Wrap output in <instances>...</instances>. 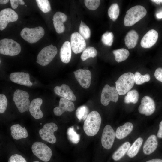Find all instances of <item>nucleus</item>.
I'll return each instance as SVG.
<instances>
[{"label":"nucleus","instance_id":"nucleus-2","mask_svg":"<svg viewBox=\"0 0 162 162\" xmlns=\"http://www.w3.org/2000/svg\"><path fill=\"white\" fill-rule=\"evenodd\" d=\"M146 8L141 5L134 6L126 12V14L124 20V26H130L139 21L146 14Z\"/></svg>","mask_w":162,"mask_h":162},{"label":"nucleus","instance_id":"nucleus-29","mask_svg":"<svg viewBox=\"0 0 162 162\" xmlns=\"http://www.w3.org/2000/svg\"><path fill=\"white\" fill-rule=\"evenodd\" d=\"M115 59L118 63L126 60L130 55L129 51L124 48H121L113 51Z\"/></svg>","mask_w":162,"mask_h":162},{"label":"nucleus","instance_id":"nucleus-25","mask_svg":"<svg viewBox=\"0 0 162 162\" xmlns=\"http://www.w3.org/2000/svg\"><path fill=\"white\" fill-rule=\"evenodd\" d=\"M133 128V125L131 123L128 122L125 123L117 128L115 133L116 137L118 139L124 138L131 132Z\"/></svg>","mask_w":162,"mask_h":162},{"label":"nucleus","instance_id":"nucleus-47","mask_svg":"<svg viewBox=\"0 0 162 162\" xmlns=\"http://www.w3.org/2000/svg\"><path fill=\"white\" fill-rule=\"evenodd\" d=\"M9 1V0H0V4H5L8 2Z\"/></svg>","mask_w":162,"mask_h":162},{"label":"nucleus","instance_id":"nucleus-27","mask_svg":"<svg viewBox=\"0 0 162 162\" xmlns=\"http://www.w3.org/2000/svg\"><path fill=\"white\" fill-rule=\"evenodd\" d=\"M130 145L129 142H126L123 143L113 153L112 156V159L117 161L122 158L127 152Z\"/></svg>","mask_w":162,"mask_h":162},{"label":"nucleus","instance_id":"nucleus-32","mask_svg":"<svg viewBox=\"0 0 162 162\" xmlns=\"http://www.w3.org/2000/svg\"><path fill=\"white\" fill-rule=\"evenodd\" d=\"M67 134L69 140L73 143L76 144L80 141V136L75 131L73 126L69 128Z\"/></svg>","mask_w":162,"mask_h":162},{"label":"nucleus","instance_id":"nucleus-44","mask_svg":"<svg viewBox=\"0 0 162 162\" xmlns=\"http://www.w3.org/2000/svg\"><path fill=\"white\" fill-rule=\"evenodd\" d=\"M159 129L157 133V136L160 138H162V120L160 122L159 125Z\"/></svg>","mask_w":162,"mask_h":162},{"label":"nucleus","instance_id":"nucleus-13","mask_svg":"<svg viewBox=\"0 0 162 162\" xmlns=\"http://www.w3.org/2000/svg\"><path fill=\"white\" fill-rule=\"evenodd\" d=\"M115 134L111 126L106 125L102 134L101 142L103 147L107 149H110L113 145L115 138Z\"/></svg>","mask_w":162,"mask_h":162},{"label":"nucleus","instance_id":"nucleus-11","mask_svg":"<svg viewBox=\"0 0 162 162\" xmlns=\"http://www.w3.org/2000/svg\"><path fill=\"white\" fill-rule=\"evenodd\" d=\"M18 18L17 14L10 8L2 10L0 12V29L2 31L10 22L16 21Z\"/></svg>","mask_w":162,"mask_h":162},{"label":"nucleus","instance_id":"nucleus-49","mask_svg":"<svg viewBox=\"0 0 162 162\" xmlns=\"http://www.w3.org/2000/svg\"><path fill=\"white\" fill-rule=\"evenodd\" d=\"M19 3L21 5H24L25 4L24 1L22 0H19Z\"/></svg>","mask_w":162,"mask_h":162},{"label":"nucleus","instance_id":"nucleus-22","mask_svg":"<svg viewBox=\"0 0 162 162\" xmlns=\"http://www.w3.org/2000/svg\"><path fill=\"white\" fill-rule=\"evenodd\" d=\"M158 141L156 136L152 134L149 136L145 142L143 150L146 154H149L153 152L157 148Z\"/></svg>","mask_w":162,"mask_h":162},{"label":"nucleus","instance_id":"nucleus-1","mask_svg":"<svg viewBox=\"0 0 162 162\" xmlns=\"http://www.w3.org/2000/svg\"><path fill=\"white\" fill-rule=\"evenodd\" d=\"M101 122V118L97 111H93L89 113L85 120L83 129L89 136L95 135L99 131Z\"/></svg>","mask_w":162,"mask_h":162},{"label":"nucleus","instance_id":"nucleus-46","mask_svg":"<svg viewBox=\"0 0 162 162\" xmlns=\"http://www.w3.org/2000/svg\"><path fill=\"white\" fill-rule=\"evenodd\" d=\"M156 15L158 18H162V11L157 13Z\"/></svg>","mask_w":162,"mask_h":162},{"label":"nucleus","instance_id":"nucleus-45","mask_svg":"<svg viewBox=\"0 0 162 162\" xmlns=\"http://www.w3.org/2000/svg\"><path fill=\"white\" fill-rule=\"evenodd\" d=\"M146 162H162V160L160 159H154L148 160Z\"/></svg>","mask_w":162,"mask_h":162},{"label":"nucleus","instance_id":"nucleus-19","mask_svg":"<svg viewBox=\"0 0 162 162\" xmlns=\"http://www.w3.org/2000/svg\"><path fill=\"white\" fill-rule=\"evenodd\" d=\"M67 19V15L62 12H57L54 14L52 20L54 27L57 33L60 34L64 32L65 27L63 23Z\"/></svg>","mask_w":162,"mask_h":162},{"label":"nucleus","instance_id":"nucleus-3","mask_svg":"<svg viewBox=\"0 0 162 162\" xmlns=\"http://www.w3.org/2000/svg\"><path fill=\"white\" fill-rule=\"evenodd\" d=\"M135 82L134 75L131 72L122 75L116 82V88L118 94H125L133 87Z\"/></svg>","mask_w":162,"mask_h":162},{"label":"nucleus","instance_id":"nucleus-18","mask_svg":"<svg viewBox=\"0 0 162 162\" xmlns=\"http://www.w3.org/2000/svg\"><path fill=\"white\" fill-rule=\"evenodd\" d=\"M158 37L157 32L154 29L149 30L142 38L140 44L144 48L151 47L156 43Z\"/></svg>","mask_w":162,"mask_h":162},{"label":"nucleus","instance_id":"nucleus-17","mask_svg":"<svg viewBox=\"0 0 162 162\" xmlns=\"http://www.w3.org/2000/svg\"><path fill=\"white\" fill-rule=\"evenodd\" d=\"M10 79L12 82L27 86H31L33 83L30 80L29 74L23 72H16L11 73Z\"/></svg>","mask_w":162,"mask_h":162},{"label":"nucleus","instance_id":"nucleus-48","mask_svg":"<svg viewBox=\"0 0 162 162\" xmlns=\"http://www.w3.org/2000/svg\"><path fill=\"white\" fill-rule=\"evenodd\" d=\"M152 1L155 2L158 4H160L162 3V0H151Z\"/></svg>","mask_w":162,"mask_h":162},{"label":"nucleus","instance_id":"nucleus-36","mask_svg":"<svg viewBox=\"0 0 162 162\" xmlns=\"http://www.w3.org/2000/svg\"><path fill=\"white\" fill-rule=\"evenodd\" d=\"M135 83L137 85H141L150 80V76L148 74L141 75L139 72H136L134 74Z\"/></svg>","mask_w":162,"mask_h":162},{"label":"nucleus","instance_id":"nucleus-7","mask_svg":"<svg viewBox=\"0 0 162 162\" xmlns=\"http://www.w3.org/2000/svg\"><path fill=\"white\" fill-rule=\"evenodd\" d=\"M57 53V49L56 46L52 45L46 46L38 54L36 62L41 65L46 66L52 61Z\"/></svg>","mask_w":162,"mask_h":162},{"label":"nucleus","instance_id":"nucleus-42","mask_svg":"<svg viewBox=\"0 0 162 162\" xmlns=\"http://www.w3.org/2000/svg\"><path fill=\"white\" fill-rule=\"evenodd\" d=\"M154 76L158 80L162 82V68H157L155 71Z\"/></svg>","mask_w":162,"mask_h":162},{"label":"nucleus","instance_id":"nucleus-6","mask_svg":"<svg viewBox=\"0 0 162 162\" xmlns=\"http://www.w3.org/2000/svg\"><path fill=\"white\" fill-rule=\"evenodd\" d=\"M45 31L42 27L34 28L25 27L21 31L20 35L25 40L32 44L38 42L44 35Z\"/></svg>","mask_w":162,"mask_h":162},{"label":"nucleus","instance_id":"nucleus-21","mask_svg":"<svg viewBox=\"0 0 162 162\" xmlns=\"http://www.w3.org/2000/svg\"><path fill=\"white\" fill-rule=\"evenodd\" d=\"M43 100L38 98L33 99L30 103L29 106L30 112L35 119H40L43 116V113L40 109Z\"/></svg>","mask_w":162,"mask_h":162},{"label":"nucleus","instance_id":"nucleus-31","mask_svg":"<svg viewBox=\"0 0 162 162\" xmlns=\"http://www.w3.org/2000/svg\"><path fill=\"white\" fill-rule=\"evenodd\" d=\"M120 9L117 3L112 4L109 8L108 14L109 17L113 21H115L118 18L119 14Z\"/></svg>","mask_w":162,"mask_h":162},{"label":"nucleus","instance_id":"nucleus-24","mask_svg":"<svg viewBox=\"0 0 162 162\" xmlns=\"http://www.w3.org/2000/svg\"><path fill=\"white\" fill-rule=\"evenodd\" d=\"M71 48L70 42H65L61 47L60 56L61 61L65 63H68L70 61L71 56Z\"/></svg>","mask_w":162,"mask_h":162},{"label":"nucleus","instance_id":"nucleus-23","mask_svg":"<svg viewBox=\"0 0 162 162\" xmlns=\"http://www.w3.org/2000/svg\"><path fill=\"white\" fill-rule=\"evenodd\" d=\"M11 134L14 139L19 140L25 138L28 136V133L25 127H22L20 124L12 125L10 127Z\"/></svg>","mask_w":162,"mask_h":162},{"label":"nucleus","instance_id":"nucleus-28","mask_svg":"<svg viewBox=\"0 0 162 162\" xmlns=\"http://www.w3.org/2000/svg\"><path fill=\"white\" fill-rule=\"evenodd\" d=\"M143 141V140L141 137H139L136 140L127 152V154L129 157L133 158L137 154Z\"/></svg>","mask_w":162,"mask_h":162},{"label":"nucleus","instance_id":"nucleus-35","mask_svg":"<svg viewBox=\"0 0 162 162\" xmlns=\"http://www.w3.org/2000/svg\"><path fill=\"white\" fill-rule=\"evenodd\" d=\"M79 32L85 39H88L91 36V31L89 28L82 21L80 26Z\"/></svg>","mask_w":162,"mask_h":162},{"label":"nucleus","instance_id":"nucleus-16","mask_svg":"<svg viewBox=\"0 0 162 162\" xmlns=\"http://www.w3.org/2000/svg\"><path fill=\"white\" fill-rule=\"evenodd\" d=\"M75 109L74 103L71 101L64 98H61L59 102V105L53 109L54 114L60 116L66 111L72 112Z\"/></svg>","mask_w":162,"mask_h":162},{"label":"nucleus","instance_id":"nucleus-38","mask_svg":"<svg viewBox=\"0 0 162 162\" xmlns=\"http://www.w3.org/2000/svg\"><path fill=\"white\" fill-rule=\"evenodd\" d=\"M114 35L112 32H107L102 36L101 41L105 45L111 46L113 41Z\"/></svg>","mask_w":162,"mask_h":162},{"label":"nucleus","instance_id":"nucleus-5","mask_svg":"<svg viewBox=\"0 0 162 162\" xmlns=\"http://www.w3.org/2000/svg\"><path fill=\"white\" fill-rule=\"evenodd\" d=\"M13 100L19 111L23 113L29 110L30 101L29 94L28 92L20 89L16 90L14 93Z\"/></svg>","mask_w":162,"mask_h":162},{"label":"nucleus","instance_id":"nucleus-41","mask_svg":"<svg viewBox=\"0 0 162 162\" xmlns=\"http://www.w3.org/2000/svg\"><path fill=\"white\" fill-rule=\"evenodd\" d=\"M8 162H27V161L22 156L18 154H15L10 157Z\"/></svg>","mask_w":162,"mask_h":162},{"label":"nucleus","instance_id":"nucleus-14","mask_svg":"<svg viewBox=\"0 0 162 162\" xmlns=\"http://www.w3.org/2000/svg\"><path fill=\"white\" fill-rule=\"evenodd\" d=\"M155 109V102L153 100L148 96L144 97L141 100V104L138 107L139 112L146 116L152 114Z\"/></svg>","mask_w":162,"mask_h":162},{"label":"nucleus","instance_id":"nucleus-26","mask_svg":"<svg viewBox=\"0 0 162 162\" xmlns=\"http://www.w3.org/2000/svg\"><path fill=\"white\" fill-rule=\"evenodd\" d=\"M138 38V34L135 30L130 31L127 33L124 38L126 46L129 49L134 48L137 44Z\"/></svg>","mask_w":162,"mask_h":162},{"label":"nucleus","instance_id":"nucleus-51","mask_svg":"<svg viewBox=\"0 0 162 162\" xmlns=\"http://www.w3.org/2000/svg\"><path fill=\"white\" fill-rule=\"evenodd\" d=\"M40 124H42V123H40Z\"/></svg>","mask_w":162,"mask_h":162},{"label":"nucleus","instance_id":"nucleus-50","mask_svg":"<svg viewBox=\"0 0 162 162\" xmlns=\"http://www.w3.org/2000/svg\"><path fill=\"white\" fill-rule=\"evenodd\" d=\"M33 162H39V161H38L36 160V161H33Z\"/></svg>","mask_w":162,"mask_h":162},{"label":"nucleus","instance_id":"nucleus-15","mask_svg":"<svg viewBox=\"0 0 162 162\" xmlns=\"http://www.w3.org/2000/svg\"><path fill=\"white\" fill-rule=\"evenodd\" d=\"M76 79L82 87L87 89L91 84L92 74L88 70L80 69L74 72Z\"/></svg>","mask_w":162,"mask_h":162},{"label":"nucleus","instance_id":"nucleus-9","mask_svg":"<svg viewBox=\"0 0 162 162\" xmlns=\"http://www.w3.org/2000/svg\"><path fill=\"white\" fill-rule=\"evenodd\" d=\"M58 129L57 125L53 122L45 124L39 132V135L43 140L54 144L56 141V138L54 133Z\"/></svg>","mask_w":162,"mask_h":162},{"label":"nucleus","instance_id":"nucleus-43","mask_svg":"<svg viewBox=\"0 0 162 162\" xmlns=\"http://www.w3.org/2000/svg\"><path fill=\"white\" fill-rule=\"evenodd\" d=\"M11 6L13 9H16L18 7L19 0H10Z\"/></svg>","mask_w":162,"mask_h":162},{"label":"nucleus","instance_id":"nucleus-30","mask_svg":"<svg viewBox=\"0 0 162 162\" xmlns=\"http://www.w3.org/2000/svg\"><path fill=\"white\" fill-rule=\"evenodd\" d=\"M139 94L136 90H133L129 91L124 98V102L125 103L129 104L132 103H136L139 99Z\"/></svg>","mask_w":162,"mask_h":162},{"label":"nucleus","instance_id":"nucleus-20","mask_svg":"<svg viewBox=\"0 0 162 162\" xmlns=\"http://www.w3.org/2000/svg\"><path fill=\"white\" fill-rule=\"evenodd\" d=\"M54 92L57 94L71 101L76 100V98L70 87L65 84L61 86H57L54 88Z\"/></svg>","mask_w":162,"mask_h":162},{"label":"nucleus","instance_id":"nucleus-39","mask_svg":"<svg viewBox=\"0 0 162 162\" xmlns=\"http://www.w3.org/2000/svg\"><path fill=\"white\" fill-rule=\"evenodd\" d=\"M100 0H85V4L86 8L91 10H95L99 7Z\"/></svg>","mask_w":162,"mask_h":162},{"label":"nucleus","instance_id":"nucleus-10","mask_svg":"<svg viewBox=\"0 0 162 162\" xmlns=\"http://www.w3.org/2000/svg\"><path fill=\"white\" fill-rule=\"evenodd\" d=\"M118 94L116 87L106 84L101 93L100 101L104 106L108 105L110 101L116 102L118 99Z\"/></svg>","mask_w":162,"mask_h":162},{"label":"nucleus","instance_id":"nucleus-37","mask_svg":"<svg viewBox=\"0 0 162 162\" xmlns=\"http://www.w3.org/2000/svg\"><path fill=\"white\" fill-rule=\"evenodd\" d=\"M37 5L41 10L44 13L50 12L51 10L50 3L47 0H36Z\"/></svg>","mask_w":162,"mask_h":162},{"label":"nucleus","instance_id":"nucleus-40","mask_svg":"<svg viewBox=\"0 0 162 162\" xmlns=\"http://www.w3.org/2000/svg\"><path fill=\"white\" fill-rule=\"evenodd\" d=\"M8 104L7 98L4 94H0V113H2L5 111Z\"/></svg>","mask_w":162,"mask_h":162},{"label":"nucleus","instance_id":"nucleus-8","mask_svg":"<svg viewBox=\"0 0 162 162\" xmlns=\"http://www.w3.org/2000/svg\"><path fill=\"white\" fill-rule=\"evenodd\" d=\"M32 149L33 154L36 157L45 162L50 160L52 154L51 149L46 144L41 142H34L32 146Z\"/></svg>","mask_w":162,"mask_h":162},{"label":"nucleus","instance_id":"nucleus-33","mask_svg":"<svg viewBox=\"0 0 162 162\" xmlns=\"http://www.w3.org/2000/svg\"><path fill=\"white\" fill-rule=\"evenodd\" d=\"M89 110L88 107L85 105L79 106L76 111V115L80 120H85L88 115Z\"/></svg>","mask_w":162,"mask_h":162},{"label":"nucleus","instance_id":"nucleus-34","mask_svg":"<svg viewBox=\"0 0 162 162\" xmlns=\"http://www.w3.org/2000/svg\"><path fill=\"white\" fill-rule=\"evenodd\" d=\"M97 54V51L94 47H89L82 52L81 56V58L82 60L84 61L89 58L95 57Z\"/></svg>","mask_w":162,"mask_h":162},{"label":"nucleus","instance_id":"nucleus-4","mask_svg":"<svg viewBox=\"0 0 162 162\" xmlns=\"http://www.w3.org/2000/svg\"><path fill=\"white\" fill-rule=\"evenodd\" d=\"M20 45L14 40L4 38L0 40V53L1 54L14 56L20 52Z\"/></svg>","mask_w":162,"mask_h":162},{"label":"nucleus","instance_id":"nucleus-12","mask_svg":"<svg viewBox=\"0 0 162 162\" xmlns=\"http://www.w3.org/2000/svg\"><path fill=\"white\" fill-rule=\"evenodd\" d=\"M70 43L72 50L75 54L81 53L86 49V43L85 40L78 32L72 34Z\"/></svg>","mask_w":162,"mask_h":162}]
</instances>
